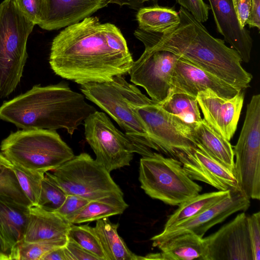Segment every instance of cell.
Returning <instances> with one entry per match:
<instances>
[{
  "label": "cell",
  "instance_id": "28",
  "mask_svg": "<svg viewBox=\"0 0 260 260\" xmlns=\"http://www.w3.org/2000/svg\"><path fill=\"white\" fill-rule=\"evenodd\" d=\"M67 238L98 257L100 260H108L94 228L88 224L76 225L72 224L68 230Z\"/></svg>",
  "mask_w": 260,
  "mask_h": 260
},
{
  "label": "cell",
  "instance_id": "15",
  "mask_svg": "<svg viewBox=\"0 0 260 260\" xmlns=\"http://www.w3.org/2000/svg\"><path fill=\"white\" fill-rule=\"evenodd\" d=\"M196 98L203 119L215 132L230 141L237 129L244 103V90L230 99L209 91L198 93Z\"/></svg>",
  "mask_w": 260,
  "mask_h": 260
},
{
  "label": "cell",
  "instance_id": "43",
  "mask_svg": "<svg viewBox=\"0 0 260 260\" xmlns=\"http://www.w3.org/2000/svg\"><path fill=\"white\" fill-rule=\"evenodd\" d=\"M0 260H11V253L0 231Z\"/></svg>",
  "mask_w": 260,
  "mask_h": 260
},
{
  "label": "cell",
  "instance_id": "33",
  "mask_svg": "<svg viewBox=\"0 0 260 260\" xmlns=\"http://www.w3.org/2000/svg\"><path fill=\"white\" fill-rule=\"evenodd\" d=\"M22 12L35 25L44 19L47 0H15Z\"/></svg>",
  "mask_w": 260,
  "mask_h": 260
},
{
  "label": "cell",
  "instance_id": "37",
  "mask_svg": "<svg viewBox=\"0 0 260 260\" xmlns=\"http://www.w3.org/2000/svg\"><path fill=\"white\" fill-rule=\"evenodd\" d=\"M176 2L201 23L208 20L210 7L203 0H176Z\"/></svg>",
  "mask_w": 260,
  "mask_h": 260
},
{
  "label": "cell",
  "instance_id": "4",
  "mask_svg": "<svg viewBox=\"0 0 260 260\" xmlns=\"http://www.w3.org/2000/svg\"><path fill=\"white\" fill-rule=\"evenodd\" d=\"M3 155L13 166L46 173L75 155L56 131L21 129L11 133L1 144Z\"/></svg>",
  "mask_w": 260,
  "mask_h": 260
},
{
  "label": "cell",
  "instance_id": "9",
  "mask_svg": "<svg viewBox=\"0 0 260 260\" xmlns=\"http://www.w3.org/2000/svg\"><path fill=\"white\" fill-rule=\"evenodd\" d=\"M234 173L241 190L249 198L260 200V94L247 105L245 120L233 147Z\"/></svg>",
  "mask_w": 260,
  "mask_h": 260
},
{
  "label": "cell",
  "instance_id": "7",
  "mask_svg": "<svg viewBox=\"0 0 260 260\" xmlns=\"http://www.w3.org/2000/svg\"><path fill=\"white\" fill-rule=\"evenodd\" d=\"M85 137L95 160L109 173L130 165L134 153L152 155V149L121 132L104 112L96 110L84 121Z\"/></svg>",
  "mask_w": 260,
  "mask_h": 260
},
{
  "label": "cell",
  "instance_id": "12",
  "mask_svg": "<svg viewBox=\"0 0 260 260\" xmlns=\"http://www.w3.org/2000/svg\"><path fill=\"white\" fill-rule=\"evenodd\" d=\"M203 239L207 260H253L248 216L244 211Z\"/></svg>",
  "mask_w": 260,
  "mask_h": 260
},
{
  "label": "cell",
  "instance_id": "14",
  "mask_svg": "<svg viewBox=\"0 0 260 260\" xmlns=\"http://www.w3.org/2000/svg\"><path fill=\"white\" fill-rule=\"evenodd\" d=\"M241 90L210 73L178 57L171 80L169 95L177 92L197 97L202 92H211L220 97L230 99Z\"/></svg>",
  "mask_w": 260,
  "mask_h": 260
},
{
  "label": "cell",
  "instance_id": "21",
  "mask_svg": "<svg viewBox=\"0 0 260 260\" xmlns=\"http://www.w3.org/2000/svg\"><path fill=\"white\" fill-rule=\"evenodd\" d=\"M191 137L196 146L234 172L233 146L215 132L204 119L191 126Z\"/></svg>",
  "mask_w": 260,
  "mask_h": 260
},
{
  "label": "cell",
  "instance_id": "8",
  "mask_svg": "<svg viewBox=\"0 0 260 260\" xmlns=\"http://www.w3.org/2000/svg\"><path fill=\"white\" fill-rule=\"evenodd\" d=\"M45 175L67 194L89 201L113 195H123L109 173L88 154L81 153Z\"/></svg>",
  "mask_w": 260,
  "mask_h": 260
},
{
  "label": "cell",
  "instance_id": "19",
  "mask_svg": "<svg viewBox=\"0 0 260 260\" xmlns=\"http://www.w3.org/2000/svg\"><path fill=\"white\" fill-rule=\"evenodd\" d=\"M29 214L23 241L35 242L67 238L72 224L55 211L38 206L29 207Z\"/></svg>",
  "mask_w": 260,
  "mask_h": 260
},
{
  "label": "cell",
  "instance_id": "11",
  "mask_svg": "<svg viewBox=\"0 0 260 260\" xmlns=\"http://www.w3.org/2000/svg\"><path fill=\"white\" fill-rule=\"evenodd\" d=\"M178 58L168 51L144 50L133 61L128 72L130 81L143 87L152 101L160 103L169 95L171 77Z\"/></svg>",
  "mask_w": 260,
  "mask_h": 260
},
{
  "label": "cell",
  "instance_id": "20",
  "mask_svg": "<svg viewBox=\"0 0 260 260\" xmlns=\"http://www.w3.org/2000/svg\"><path fill=\"white\" fill-rule=\"evenodd\" d=\"M29 214L28 207L0 196V231L11 253L23 241Z\"/></svg>",
  "mask_w": 260,
  "mask_h": 260
},
{
  "label": "cell",
  "instance_id": "39",
  "mask_svg": "<svg viewBox=\"0 0 260 260\" xmlns=\"http://www.w3.org/2000/svg\"><path fill=\"white\" fill-rule=\"evenodd\" d=\"M234 8L242 28H245L249 17L251 8V0H233Z\"/></svg>",
  "mask_w": 260,
  "mask_h": 260
},
{
  "label": "cell",
  "instance_id": "24",
  "mask_svg": "<svg viewBox=\"0 0 260 260\" xmlns=\"http://www.w3.org/2000/svg\"><path fill=\"white\" fill-rule=\"evenodd\" d=\"M231 195V190H219L197 195L178 206L168 219L163 231L186 221Z\"/></svg>",
  "mask_w": 260,
  "mask_h": 260
},
{
  "label": "cell",
  "instance_id": "13",
  "mask_svg": "<svg viewBox=\"0 0 260 260\" xmlns=\"http://www.w3.org/2000/svg\"><path fill=\"white\" fill-rule=\"evenodd\" d=\"M250 199L241 191H231V195L206 210L151 238L152 246L177 236L192 233L203 238L207 231L223 221L232 214L249 207Z\"/></svg>",
  "mask_w": 260,
  "mask_h": 260
},
{
  "label": "cell",
  "instance_id": "2",
  "mask_svg": "<svg viewBox=\"0 0 260 260\" xmlns=\"http://www.w3.org/2000/svg\"><path fill=\"white\" fill-rule=\"evenodd\" d=\"M180 21L161 32L144 31L138 28L135 37L145 50H165L174 54L244 90L250 86L252 75L241 65V58L224 41L212 36L202 23L181 6Z\"/></svg>",
  "mask_w": 260,
  "mask_h": 260
},
{
  "label": "cell",
  "instance_id": "34",
  "mask_svg": "<svg viewBox=\"0 0 260 260\" xmlns=\"http://www.w3.org/2000/svg\"><path fill=\"white\" fill-rule=\"evenodd\" d=\"M104 34L107 43L110 48L126 54H131L124 37L115 25L105 23Z\"/></svg>",
  "mask_w": 260,
  "mask_h": 260
},
{
  "label": "cell",
  "instance_id": "30",
  "mask_svg": "<svg viewBox=\"0 0 260 260\" xmlns=\"http://www.w3.org/2000/svg\"><path fill=\"white\" fill-rule=\"evenodd\" d=\"M23 192L31 206H37L45 173L26 170L13 166L12 168Z\"/></svg>",
  "mask_w": 260,
  "mask_h": 260
},
{
  "label": "cell",
  "instance_id": "10",
  "mask_svg": "<svg viewBox=\"0 0 260 260\" xmlns=\"http://www.w3.org/2000/svg\"><path fill=\"white\" fill-rule=\"evenodd\" d=\"M85 98L110 116L125 131V134L139 143L159 151L153 143L144 123L128 105L118 76L110 81L80 85Z\"/></svg>",
  "mask_w": 260,
  "mask_h": 260
},
{
  "label": "cell",
  "instance_id": "26",
  "mask_svg": "<svg viewBox=\"0 0 260 260\" xmlns=\"http://www.w3.org/2000/svg\"><path fill=\"white\" fill-rule=\"evenodd\" d=\"M140 29L146 31L161 33L178 24L179 13L171 8L157 5L142 7L136 15Z\"/></svg>",
  "mask_w": 260,
  "mask_h": 260
},
{
  "label": "cell",
  "instance_id": "41",
  "mask_svg": "<svg viewBox=\"0 0 260 260\" xmlns=\"http://www.w3.org/2000/svg\"><path fill=\"white\" fill-rule=\"evenodd\" d=\"M109 4H116L120 6L126 5L135 10H139L143 6L146 2L152 1L154 5H157L158 0H107Z\"/></svg>",
  "mask_w": 260,
  "mask_h": 260
},
{
  "label": "cell",
  "instance_id": "44",
  "mask_svg": "<svg viewBox=\"0 0 260 260\" xmlns=\"http://www.w3.org/2000/svg\"><path fill=\"white\" fill-rule=\"evenodd\" d=\"M13 165L12 163L8 160L6 157L3 155L2 152H0V172L8 169H12Z\"/></svg>",
  "mask_w": 260,
  "mask_h": 260
},
{
  "label": "cell",
  "instance_id": "5",
  "mask_svg": "<svg viewBox=\"0 0 260 260\" xmlns=\"http://www.w3.org/2000/svg\"><path fill=\"white\" fill-rule=\"evenodd\" d=\"M35 25L15 0L0 4V99L11 94L20 82L28 57L27 39Z\"/></svg>",
  "mask_w": 260,
  "mask_h": 260
},
{
  "label": "cell",
  "instance_id": "27",
  "mask_svg": "<svg viewBox=\"0 0 260 260\" xmlns=\"http://www.w3.org/2000/svg\"><path fill=\"white\" fill-rule=\"evenodd\" d=\"M158 105L168 113L189 125L202 120L196 97L181 92L174 93Z\"/></svg>",
  "mask_w": 260,
  "mask_h": 260
},
{
  "label": "cell",
  "instance_id": "3",
  "mask_svg": "<svg viewBox=\"0 0 260 260\" xmlns=\"http://www.w3.org/2000/svg\"><path fill=\"white\" fill-rule=\"evenodd\" d=\"M95 111L83 94L61 82L45 86L35 85L4 102L0 107V119L22 129H64L72 135Z\"/></svg>",
  "mask_w": 260,
  "mask_h": 260
},
{
  "label": "cell",
  "instance_id": "6",
  "mask_svg": "<svg viewBox=\"0 0 260 260\" xmlns=\"http://www.w3.org/2000/svg\"><path fill=\"white\" fill-rule=\"evenodd\" d=\"M139 180L148 196L171 206H179L202 190L178 159L156 152L140 159Z\"/></svg>",
  "mask_w": 260,
  "mask_h": 260
},
{
  "label": "cell",
  "instance_id": "1",
  "mask_svg": "<svg viewBox=\"0 0 260 260\" xmlns=\"http://www.w3.org/2000/svg\"><path fill=\"white\" fill-rule=\"evenodd\" d=\"M105 23L89 16L66 27L53 40L49 62L54 73L80 85L111 81L128 73L131 54L110 48L105 36Z\"/></svg>",
  "mask_w": 260,
  "mask_h": 260
},
{
  "label": "cell",
  "instance_id": "16",
  "mask_svg": "<svg viewBox=\"0 0 260 260\" xmlns=\"http://www.w3.org/2000/svg\"><path fill=\"white\" fill-rule=\"evenodd\" d=\"M177 159L193 180L205 182L218 190H241L232 171L197 147L186 154L179 155Z\"/></svg>",
  "mask_w": 260,
  "mask_h": 260
},
{
  "label": "cell",
  "instance_id": "23",
  "mask_svg": "<svg viewBox=\"0 0 260 260\" xmlns=\"http://www.w3.org/2000/svg\"><path fill=\"white\" fill-rule=\"evenodd\" d=\"M94 230L100 240L108 260H143L135 254L118 235V223H113L108 217L96 221Z\"/></svg>",
  "mask_w": 260,
  "mask_h": 260
},
{
  "label": "cell",
  "instance_id": "38",
  "mask_svg": "<svg viewBox=\"0 0 260 260\" xmlns=\"http://www.w3.org/2000/svg\"><path fill=\"white\" fill-rule=\"evenodd\" d=\"M64 247L69 260H100L72 240L68 239Z\"/></svg>",
  "mask_w": 260,
  "mask_h": 260
},
{
  "label": "cell",
  "instance_id": "42",
  "mask_svg": "<svg viewBox=\"0 0 260 260\" xmlns=\"http://www.w3.org/2000/svg\"><path fill=\"white\" fill-rule=\"evenodd\" d=\"M64 246L50 251L43 255L40 260H69Z\"/></svg>",
  "mask_w": 260,
  "mask_h": 260
},
{
  "label": "cell",
  "instance_id": "32",
  "mask_svg": "<svg viewBox=\"0 0 260 260\" xmlns=\"http://www.w3.org/2000/svg\"><path fill=\"white\" fill-rule=\"evenodd\" d=\"M0 196L28 207L31 206L22 190L12 168L0 172Z\"/></svg>",
  "mask_w": 260,
  "mask_h": 260
},
{
  "label": "cell",
  "instance_id": "35",
  "mask_svg": "<svg viewBox=\"0 0 260 260\" xmlns=\"http://www.w3.org/2000/svg\"><path fill=\"white\" fill-rule=\"evenodd\" d=\"M89 201L78 196L67 194L63 203L55 212L69 222V220Z\"/></svg>",
  "mask_w": 260,
  "mask_h": 260
},
{
  "label": "cell",
  "instance_id": "25",
  "mask_svg": "<svg viewBox=\"0 0 260 260\" xmlns=\"http://www.w3.org/2000/svg\"><path fill=\"white\" fill-rule=\"evenodd\" d=\"M128 206L124 200L123 195H113L90 201L69 220V222L75 224L97 221L121 214Z\"/></svg>",
  "mask_w": 260,
  "mask_h": 260
},
{
  "label": "cell",
  "instance_id": "18",
  "mask_svg": "<svg viewBox=\"0 0 260 260\" xmlns=\"http://www.w3.org/2000/svg\"><path fill=\"white\" fill-rule=\"evenodd\" d=\"M108 5L107 0H47L45 17L38 25L47 30L66 27Z\"/></svg>",
  "mask_w": 260,
  "mask_h": 260
},
{
  "label": "cell",
  "instance_id": "31",
  "mask_svg": "<svg viewBox=\"0 0 260 260\" xmlns=\"http://www.w3.org/2000/svg\"><path fill=\"white\" fill-rule=\"evenodd\" d=\"M67 194L45 174L37 206L44 209L56 211L63 203Z\"/></svg>",
  "mask_w": 260,
  "mask_h": 260
},
{
  "label": "cell",
  "instance_id": "22",
  "mask_svg": "<svg viewBox=\"0 0 260 260\" xmlns=\"http://www.w3.org/2000/svg\"><path fill=\"white\" fill-rule=\"evenodd\" d=\"M160 252L154 253L155 259L207 260V248L203 238L192 233L181 234L159 242Z\"/></svg>",
  "mask_w": 260,
  "mask_h": 260
},
{
  "label": "cell",
  "instance_id": "17",
  "mask_svg": "<svg viewBox=\"0 0 260 260\" xmlns=\"http://www.w3.org/2000/svg\"><path fill=\"white\" fill-rule=\"evenodd\" d=\"M218 31L239 54L242 61L250 59L253 41L250 32L241 27L233 0H208Z\"/></svg>",
  "mask_w": 260,
  "mask_h": 260
},
{
  "label": "cell",
  "instance_id": "40",
  "mask_svg": "<svg viewBox=\"0 0 260 260\" xmlns=\"http://www.w3.org/2000/svg\"><path fill=\"white\" fill-rule=\"evenodd\" d=\"M252 8L249 17L246 24L250 28L256 27L260 28V0H251Z\"/></svg>",
  "mask_w": 260,
  "mask_h": 260
},
{
  "label": "cell",
  "instance_id": "29",
  "mask_svg": "<svg viewBox=\"0 0 260 260\" xmlns=\"http://www.w3.org/2000/svg\"><path fill=\"white\" fill-rule=\"evenodd\" d=\"M68 238L35 242L19 243L12 250L11 260H40L41 257L50 251L64 246Z\"/></svg>",
  "mask_w": 260,
  "mask_h": 260
},
{
  "label": "cell",
  "instance_id": "36",
  "mask_svg": "<svg viewBox=\"0 0 260 260\" xmlns=\"http://www.w3.org/2000/svg\"><path fill=\"white\" fill-rule=\"evenodd\" d=\"M249 237L253 260L260 259V212L248 216Z\"/></svg>",
  "mask_w": 260,
  "mask_h": 260
}]
</instances>
